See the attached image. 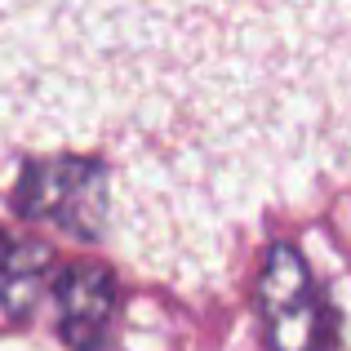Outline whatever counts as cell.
Segmentation results:
<instances>
[{
    "mask_svg": "<svg viewBox=\"0 0 351 351\" xmlns=\"http://www.w3.org/2000/svg\"><path fill=\"white\" fill-rule=\"evenodd\" d=\"M53 293H58L62 338H67V347L103 351L107 329H112V311H116L112 271L98 267V263H76V267H67V271H58Z\"/></svg>",
    "mask_w": 351,
    "mask_h": 351,
    "instance_id": "3957f363",
    "label": "cell"
},
{
    "mask_svg": "<svg viewBox=\"0 0 351 351\" xmlns=\"http://www.w3.org/2000/svg\"><path fill=\"white\" fill-rule=\"evenodd\" d=\"M107 196L112 178L89 156H45L23 169L14 187V209L23 218H40L71 236L98 240L107 232Z\"/></svg>",
    "mask_w": 351,
    "mask_h": 351,
    "instance_id": "6da1fadb",
    "label": "cell"
},
{
    "mask_svg": "<svg viewBox=\"0 0 351 351\" xmlns=\"http://www.w3.org/2000/svg\"><path fill=\"white\" fill-rule=\"evenodd\" d=\"M53 271V254L45 245H9L0 254V302L9 316H27L36 293Z\"/></svg>",
    "mask_w": 351,
    "mask_h": 351,
    "instance_id": "277c9868",
    "label": "cell"
},
{
    "mask_svg": "<svg viewBox=\"0 0 351 351\" xmlns=\"http://www.w3.org/2000/svg\"><path fill=\"white\" fill-rule=\"evenodd\" d=\"M258 316L271 351H329V311L293 245H271L258 271Z\"/></svg>",
    "mask_w": 351,
    "mask_h": 351,
    "instance_id": "7a4b0ae2",
    "label": "cell"
}]
</instances>
